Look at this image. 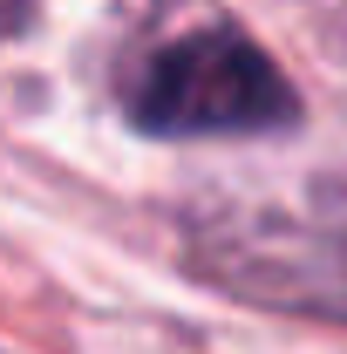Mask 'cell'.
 Here are the masks:
<instances>
[{
	"instance_id": "6da1fadb",
	"label": "cell",
	"mask_w": 347,
	"mask_h": 354,
	"mask_svg": "<svg viewBox=\"0 0 347 354\" xmlns=\"http://www.w3.org/2000/svg\"><path fill=\"white\" fill-rule=\"evenodd\" d=\"M123 109L143 136L191 143V136H265L300 116V95L279 62L238 28H191L150 48L123 75Z\"/></svg>"
},
{
	"instance_id": "7a4b0ae2",
	"label": "cell",
	"mask_w": 347,
	"mask_h": 354,
	"mask_svg": "<svg viewBox=\"0 0 347 354\" xmlns=\"http://www.w3.org/2000/svg\"><path fill=\"white\" fill-rule=\"evenodd\" d=\"M28 28H35V0H0V41H14Z\"/></svg>"
}]
</instances>
